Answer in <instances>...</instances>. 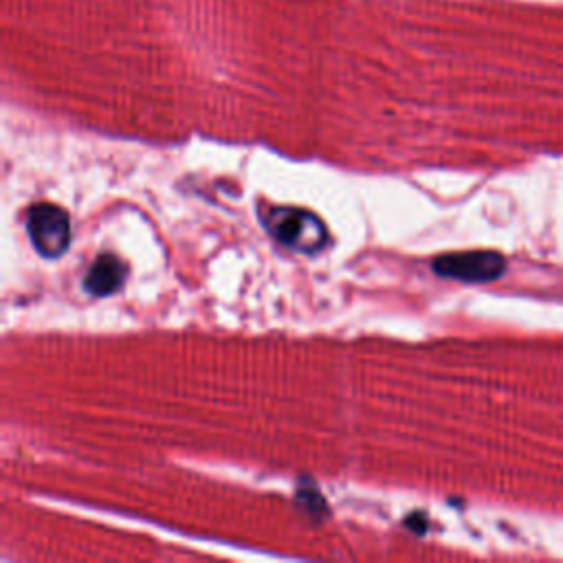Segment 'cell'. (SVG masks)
Segmentation results:
<instances>
[{
  "label": "cell",
  "mask_w": 563,
  "mask_h": 563,
  "mask_svg": "<svg viewBox=\"0 0 563 563\" xmlns=\"http://www.w3.org/2000/svg\"><path fill=\"white\" fill-rule=\"evenodd\" d=\"M297 499L301 501V506L308 510V512H321V510H325V504H323V499H321V495L319 493H314V490H299V495H297Z\"/></svg>",
  "instance_id": "obj_5"
},
{
  "label": "cell",
  "mask_w": 563,
  "mask_h": 563,
  "mask_svg": "<svg viewBox=\"0 0 563 563\" xmlns=\"http://www.w3.org/2000/svg\"><path fill=\"white\" fill-rule=\"evenodd\" d=\"M262 222L282 246L299 253H317L328 242L323 220L308 209L271 207L262 216Z\"/></svg>",
  "instance_id": "obj_1"
},
{
  "label": "cell",
  "mask_w": 563,
  "mask_h": 563,
  "mask_svg": "<svg viewBox=\"0 0 563 563\" xmlns=\"http://www.w3.org/2000/svg\"><path fill=\"white\" fill-rule=\"evenodd\" d=\"M26 233L42 257H59L70 244L68 213L51 202L33 205L26 213Z\"/></svg>",
  "instance_id": "obj_2"
},
{
  "label": "cell",
  "mask_w": 563,
  "mask_h": 563,
  "mask_svg": "<svg viewBox=\"0 0 563 563\" xmlns=\"http://www.w3.org/2000/svg\"><path fill=\"white\" fill-rule=\"evenodd\" d=\"M431 268L446 279L482 284L497 279L506 271V260L497 251H460L435 257Z\"/></svg>",
  "instance_id": "obj_3"
},
{
  "label": "cell",
  "mask_w": 563,
  "mask_h": 563,
  "mask_svg": "<svg viewBox=\"0 0 563 563\" xmlns=\"http://www.w3.org/2000/svg\"><path fill=\"white\" fill-rule=\"evenodd\" d=\"M405 523H407V526H413V528H411V530H416V532H418V534H420V532H424V530H427V528H424V519H422V515H420V512H416V515H411V517H407V521H405Z\"/></svg>",
  "instance_id": "obj_6"
},
{
  "label": "cell",
  "mask_w": 563,
  "mask_h": 563,
  "mask_svg": "<svg viewBox=\"0 0 563 563\" xmlns=\"http://www.w3.org/2000/svg\"><path fill=\"white\" fill-rule=\"evenodd\" d=\"M128 268L125 262H121L112 253H101L88 268L84 277V288L92 297H108L117 292L125 282Z\"/></svg>",
  "instance_id": "obj_4"
}]
</instances>
